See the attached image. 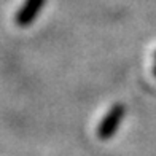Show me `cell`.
I'll return each instance as SVG.
<instances>
[{"label": "cell", "instance_id": "1", "mask_svg": "<svg viewBox=\"0 0 156 156\" xmlns=\"http://www.w3.org/2000/svg\"><path fill=\"white\" fill-rule=\"evenodd\" d=\"M123 116H124V105L116 104L115 107L107 113V116L102 119L101 126H99V132H97L99 137H101L102 140L110 139L113 134L116 132L119 123L123 121Z\"/></svg>", "mask_w": 156, "mask_h": 156}, {"label": "cell", "instance_id": "2", "mask_svg": "<svg viewBox=\"0 0 156 156\" xmlns=\"http://www.w3.org/2000/svg\"><path fill=\"white\" fill-rule=\"evenodd\" d=\"M45 0H26L24 6L19 10V13L16 15V24L24 27V26H29L32 21L37 18L38 11L41 10Z\"/></svg>", "mask_w": 156, "mask_h": 156}, {"label": "cell", "instance_id": "3", "mask_svg": "<svg viewBox=\"0 0 156 156\" xmlns=\"http://www.w3.org/2000/svg\"><path fill=\"white\" fill-rule=\"evenodd\" d=\"M154 73H156V67H154Z\"/></svg>", "mask_w": 156, "mask_h": 156}]
</instances>
